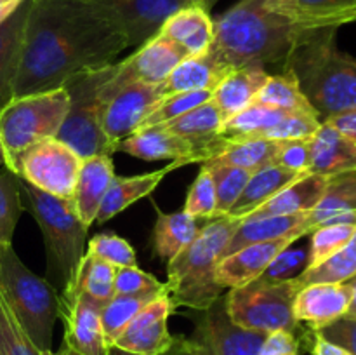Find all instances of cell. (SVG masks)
I'll return each mask as SVG.
<instances>
[{"mask_svg":"<svg viewBox=\"0 0 356 355\" xmlns=\"http://www.w3.org/2000/svg\"><path fill=\"white\" fill-rule=\"evenodd\" d=\"M129 47L92 0H31L14 97L59 89L75 73L103 68Z\"/></svg>","mask_w":356,"mask_h":355,"instance_id":"1","label":"cell"},{"mask_svg":"<svg viewBox=\"0 0 356 355\" xmlns=\"http://www.w3.org/2000/svg\"><path fill=\"white\" fill-rule=\"evenodd\" d=\"M309 31L271 9L268 0H240L214 21L209 52L229 72L268 63L285 65Z\"/></svg>","mask_w":356,"mask_h":355,"instance_id":"2","label":"cell"},{"mask_svg":"<svg viewBox=\"0 0 356 355\" xmlns=\"http://www.w3.org/2000/svg\"><path fill=\"white\" fill-rule=\"evenodd\" d=\"M336 30H312L284 65L322 122L356 110V59L339 51Z\"/></svg>","mask_w":356,"mask_h":355,"instance_id":"3","label":"cell"},{"mask_svg":"<svg viewBox=\"0 0 356 355\" xmlns=\"http://www.w3.org/2000/svg\"><path fill=\"white\" fill-rule=\"evenodd\" d=\"M240 223L242 219L228 214L212 216L200 226L197 237L167 263V289L174 306L204 312L221 298L216 267Z\"/></svg>","mask_w":356,"mask_h":355,"instance_id":"4","label":"cell"},{"mask_svg":"<svg viewBox=\"0 0 356 355\" xmlns=\"http://www.w3.org/2000/svg\"><path fill=\"white\" fill-rule=\"evenodd\" d=\"M19 188L21 195H24L23 207L31 212L44 237L47 281L54 287L59 285L61 291L70 289L75 284L86 256V237L89 228L80 221L72 198L45 194L21 178Z\"/></svg>","mask_w":356,"mask_h":355,"instance_id":"5","label":"cell"},{"mask_svg":"<svg viewBox=\"0 0 356 355\" xmlns=\"http://www.w3.org/2000/svg\"><path fill=\"white\" fill-rule=\"evenodd\" d=\"M0 294L38 350H51L59 292L47 278L35 275L13 249H0Z\"/></svg>","mask_w":356,"mask_h":355,"instance_id":"6","label":"cell"},{"mask_svg":"<svg viewBox=\"0 0 356 355\" xmlns=\"http://www.w3.org/2000/svg\"><path fill=\"white\" fill-rule=\"evenodd\" d=\"M68 108L65 87L13 97L0 111V143L7 169L16 174L17 162L28 148L56 138Z\"/></svg>","mask_w":356,"mask_h":355,"instance_id":"7","label":"cell"},{"mask_svg":"<svg viewBox=\"0 0 356 355\" xmlns=\"http://www.w3.org/2000/svg\"><path fill=\"white\" fill-rule=\"evenodd\" d=\"M113 63L103 68L86 70L70 77L63 87L70 97V108L56 138L73 150L80 159L113 155V146L103 131L104 84L113 73Z\"/></svg>","mask_w":356,"mask_h":355,"instance_id":"8","label":"cell"},{"mask_svg":"<svg viewBox=\"0 0 356 355\" xmlns=\"http://www.w3.org/2000/svg\"><path fill=\"white\" fill-rule=\"evenodd\" d=\"M298 278L287 282H264L256 278L225 296L226 313L238 327L270 334L291 331L298 334L299 322L294 317V299L301 291Z\"/></svg>","mask_w":356,"mask_h":355,"instance_id":"9","label":"cell"},{"mask_svg":"<svg viewBox=\"0 0 356 355\" xmlns=\"http://www.w3.org/2000/svg\"><path fill=\"white\" fill-rule=\"evenodd\" d=\"M82 159L58 138L37 143L21 155L16 176L59 198H72Z\"/></svg>","mask_w":356,"mask_h":355,"instance_id":"10","label":"cell"},{"mask_svg":"<svg viewBox=\"0 0 356 355\" xmlns=\"http://www.w3.org/2000/svg\"><path fill=\"white\" fill-rule=\"evenodd\" d=\"M188 56L190 54L179 44L167 38L165 35L156 33L146 44L138 47L134 54L113 66V73L104 84V97L127 84L143 82L159 86Z\"/></svg>","mask_w":356,"mask_h":355,"instance_id":"11","label":"cell"},{"mask_svg":"<svg viewBox=\"0 0 356 355\" xmlns=\"http://www.w3.org/2000/svg\"><path fill=\"white\" fill-rule=\"evenodd\" d=\"M104 303L79 287L66 289L59 294V319L65 326L63 345L80 355H106L108 343L101 324Z\"/></svg>","mask_w":356,"mask_h":355,"instance_id":"12","label":"cell"},{"mask_svg":"<svg viewBox=\"0 0 356 355\" xmlns=\"http://www.w3.org/2000/svg\"><path fill=\"white\" fill-rule=\"evenodd\" d=\"M127 38L129 47H141L155 37L177 10L193 0H92Z\"/></svg>","mask_w":356,"mask_h":355,"instance_id":"13","label":"cell"},{"mask_svg":"<svg viewBox=\"0 0 356 355\" xmlns=\"http://www.w3.org/2000/svg\"><path fill=\"white\" fill-rule=\"evenodd\" d=\"M266 334L238 327L229 320L225 296L204 310L191 336L197 355H257Z\"/></svg>","mask_w":356,"mask_h":355,"instance_id":"14","label":"cell"},{"mask_svg":"<svg viewBox=\"0 0 356 355\" xmlns=\"http://www.w3.org/2000/svg\"><path fill=\"white\" fill-rule=\"evenodd\" d=\"M103 131L117 152L120 141L138 131L143 118L160 100L156 86L134 82L113 90L104 97Z\"/></svg>","mask_w":356,"mask_h":355,"instance_id":"15","label":"cell"},{"mask_svg":"<svg viewBox=\"0 0 356 355\" xmlns=\"http://www.w3.org/2000/svg\"><path fill=\"white\" fill-rule=\"evenodd\" d=\"M169 291L149 301L115 340V347L138 355H162L172 345L169 317L174 312Z\"/></svg>","mask_w":356,"mask_h":355,"instance_id":"16","label":"cell"},{"mask_svg":"<svg viewBox=\"0 0 356 355\" xmlns=\"http://www.w3.org/2000/svg\"><path fill=\"white\" fill-rule=\"evenodd\" d=\"M302 239L299 233L280 237V239L268 240V242L250 244L235 251L229 256L222 258L216 267V282L222 289H238L259 278L268 268V265L275 260L280 251L291 244Z\"/></svg>","mask_w":356,"mask_h":355,"instance_id":"17","label":"cell"},{"mask_svg":"<svg viewBox=\"0 0 356 355\" xmlns=\"http://www.w3.org/2000/svg\"><path fill=\"white\" fill-rule=\"evenodd\" d=\"M353 301V289L348 282L337 284H308L294 299V317L306 322L312 331L346 315Z\"/></svg>","mask_w":356,"mask_h":355,"instance_id":"18","label":"cell"},{"mask_svg":"<svg viewBox=\"0 0 356 355\" xmlns=\"http://www.w3.org/2000/svg\"><path fill=\"white\" fill-rule=\"evenodd\" d=\"M117 152L129 153L141 160H181L183 166L198 162V153L193 143L162 125L139 129L120 141Z\"/></svg>","mask_w":356,"mask_h":355,"instance_id":"19","label":"cell"},{"mask_svg":"<svg viewBox=\"0 0 356 355\" xmlns=\"http://www.w3.org/2000/svg\"><path fill=\"white\" fill-rule=\"evenodd\" d=\"M113 178V160L110 155H94L82 159L72 200L80 221L87 228L96 221L99 205Z\"/></svg>","mask_w":356,"mask_h":355,"instance_id":"20","label":"cell"},{"mask_svg":"<svg viewBox=\"0 0 356 355\" xmlns=\"http://www.w3.org/2000/svg\"><path fill=\"white\" fill-rule=\"evenodd\" d=\"M268 3L306 30L339 28L356 21V0H268Z\"/></svg>","mask_w":356,"mask_h":355,"instance_id":"21","label":"cell"},{"mask_svg":"<svg viewBox=\"0 0 356 355\" xmlns=\"http://www.w3.org/2000/svg\"><path fill=\"white\" fill-rule=\"evenodd\" d=\"M309 150V174L332 178L356 171V145L327 122L312 138Z\"/></svg>","mask_w":356,"mask_h":355,"instance_id":"22","label":"cell"},{"mask_svg":"<svg viewBox=\"0 0 356 355\" xmlns=\"http://www.w3.org/2000/svg\"><path fill=\"white\" fill-rule=\"evenodd\" d=\"M229 70L209 51L198 56H188L169 73L162 84L156 86L159 96H169L188 90H212L229 75Z\"/></svg>","mask_w":356,"mask_h":355,"instance_id":"23","label":"cell"},{"mask_svg":"<svg viewBox=\"0 0 356 355\" xmlns=\"http://www.w3.org/2000/svg\"><path fill=\"white\" fill-rule=\"evenodd\" d=\"M329 178L318 176V174H305L294 183L282 188L278 194H275L270 200L245 216L243 219H257L268 218V216H289L309 212L316 207L320 198L323 197Z\"/></svg>","mask_w":356,"mask_h":355,"instance_id":"24","label":"cell"},{"mask_svg":"<svg viewBox=\"0 0 356 355\" xmlns=\"http://www.w3.org/2000/svg\"><path fill=\"white\" fill-rule=\"evenodd\" d=\"M31 0H23L7 19L0 23V111L14 97V84L21 61L24 26Z\"/></svg>","mask_w":356,"mask_h":355,"instance_id":"25","label":"cell"},{"mask_svg":"<svg viewBox=\"0 0 356 355\" xmlns=\"http://www.w3.org/2000/svg\"><path fill=\"white\" fill-rule=\"evenodd\" d=\"M183 167L181 160H172L167 167H162L159 171H153L148 174H139V176H115L111 181L110 188H108L106 195H104L103 202L99 205V211L96 214L97 225H104L110 221L111 218L118 214V212L125 211L131 204L141 200V198L148 197L153 190L160 184V181L170 173V171Z\"/></svg>","mask_w":356,"mask_h":355,"instance_id":"26","label":"cell"},{"mask_svg":"<svg viewBox=\"0 0 356 355\" xmlns=\"http://www.w3.org/2000/svg\"><path fill=\"white\" fill-rule=\"evenodd\" d=\"M308 214L309 212H301V214L242 219L238 228L235 230L233 237L229 239L228 246L222 251L221 260L222 258L229 256V254H233L235 251L242 249V247L250 246V244L268 242V240L280 239V237L292 235V233H299V235L302 237L309 235V232H312L313 228L308 221Z\"/></svg>","mask_w":356,"mask_h":355,"instance_id":"27","label":"cell"},{"mask_svg":"<svg viewBox=\"0 0 356 355\" xmlns=\"http://www.w3.org/2000/svg\"><path fill=\"white\" fill-rule=\"evenodd\" d=\"M268 77L270 75L264 72L263 66H243L233 70L219 84L218 89L212 93V103L218 106L222 124L254 103V97L266 84Z\"/></svg>","mask_w":356,"mask_h":355,"instance_id":"28","label":"cell"},{"mask_svg":"<svg viewBox=\"0 0 356 355\" xmlns=\"http://www.w3.org/2000/svg\"><path fill=\"white\" fill-rule=\"evenodd\" d=\"M159 33L179 44L190 56H198L212 45L214 21L202 7L188 6L172 14Z\"/></svg>","mask_w":356,"mask_h":355,"instance_id":"29","label":"cell"},{"mask_svg":"<svg viewBox=\"0 0 356 355\" xmlns=\"http://www.w3.org/2000/svg\"><path fill=\"white\" fill-rule=\"evenodd\" d=\"M308 174V173H306ZM305 174L294 173V171H289L285 167L277 166V164H271V166L263 167V169L252 173V176L247 181L245 188L240 194L238 200L233 204V207L229 209L228 216L232 218L243 219L245 216H249L250 212L256 211L259 205H263L264 202L270 200L275 194L285 188L287 184L294 183L296 180H299Z\"/></svg>","mask_w":356,"mask_h":355,"instance_id":"30","label":"cell"},{"mask_svg":"<svg viewBox=\"0 0 356 355\" xmlns=\"http://www.w3.org/2000/svg\"><path fill=\"white\" fill-rule=\"evenodd\" d=\"M198 219L179 212H162L156 207V223L153 228V251L162 261L169 263L197 237Z\"/></svg>","mask_w":356,"mask_h":355,"instance_id":"31","label":"cell"},{"mask_svg":"<svg viewBox=\"0 0 356 355\" xmlns=\"http://www.w3.org/2000/svg\"><path fill=\"white\" fill-rule=\"evenodd\" d=\"M282 141L278 139H245V141H232L222 146L221 152L212 159L205 160V166H235L249 173L271 166L277 160Z\"/></svg>","mask_w":356,"mask_h":355,"instance_id":"32","label":"cell"},{"mask_svg":"<svg viewBox=\"0 0 356 355\" xmlns=\"http://www.w3.org/2000/svg\"><path fill=\"white\" fill-rule=\"evenodd\" d=\"M287 110L252 103L222 124L219 138L226 143L264 139V134L285 117Z\"/></svg>","mask_w":356,"mask_h":355,"instance_id":"33","label":"cell"},{"mask_svg":"<svg viewBox=\"0 0 356 355\" xmlns=\"http://www.w3.org/2000/svg\"><path fill=\"white\" fill-rule=\"evenodd\" d=\"M351 211H356V171L329 178L323 197L316 207L309 211L308 221L312 228H316L327 219Z\"/></svg>","mask_w":356,"mask_h":355,"instance_id":"34","label":"cell"},{"mask_svg":"<svg viewBox=\"0 0 356 355\" xmlns=\"http://www.w3.org/2000/svg\"><path fill=\"white\" fill-rule=\"evenodd\" d=\"M254 103L287 111H315L299 89L294 75L287 70L268 77L266 84L254 97Z\"/></svg>","mask_w":356,"mask_h":355,"instance_id":"35","label":"cell"},{"mask_svg":"<svg viewBox=\"0 0 356 355\" xmlns=\"http://www.w3.org/2000/svg\"><path fill=\"white\" fill-rule=\"evenodd\" d=\"M356 275V226L351 239L334 256L315 268H308L298 281L301 287L308 284H337Z\"/></svg>","mask_w":356,"mask_h":355,"instance_id":"36","label":"cell"},{"mask_svg":"<svg viewBox=\"0 0 356 355\" xmlns=\"http://www.w3.org/2000/svg\"><path fill=\"white\" fill-rule=\"evenodd\" d=\"M160 294H115L110 301L104 303L103 310H101V324H103V333L108 347H111L122 334V331L129 326V322Z\"/></svg>","mask_w":356,"mask_h":355,"instance_id":"37","label":"cell"},{"mask_svg":"<svg viewBox=\"0 0 356 355\" xmlns=\"http://www.w3.org/2000/svg\"><path fill=\"white\" fill-rule=\"evenodd\" d=\"M212 100V90H188V93H176L163 96L156 101L148 111L143 122L139 124V129L153 127V125H162L165 122L174 120L181 117L186 111H191L193 108L207 103Z\"/></svg>","mask_w":356,"mask_h":355,"instance_id":"38","label":"cell"},{"mask_svg":"<svg viewBox=\"0 0 356 355\" xmlns=\"http://www.w3.org/2000/svg\"><path fill=\"white\" fill-rule=\"evenodd\" d=\"M23 212L19 178L6 167L0 171V249L13 246L14 230Z\"/></svg>","mask_w":356,"mask_h":355,"instance_id":"39","label":"cell"},{"mask_svg":"<svg viewBox=\"0 0 356 355\" xmlns=\"http://www.w3.org/2000/svg\"><path fill=\"white\" fill-rule=\"evenodd\" d=\"M115 268L117 267L86 253L76 281L72 287L82 289L92 298L108 303L115 296Z\"/></svg>","mask_w":356,"mask_h":355,"instance_id":"40","label":"cell"},{"mask_svg":"<svg viewBox=\"0 0 356 355\" xmlns=\"http://www.w3.org/2000/svg\"><path fill=\"white\" fill-rule=\"evenodd\" d=\"M202 167L211 173L212 183H214L216 216L228 214L233 204L238 200L240 194L243 191L252 173L235 166H205L202 164Z\"/></svg>","mask_w":356,"mask_h":355,"instance_id":"41","label":"cell"},{"mask_svg":"<svg viewBox=\"0 0 356 355\" xmlns=\"http://www.w3.org/2000/svg\"><path fill=\"white\" fill-rule=\"evenodd\" d=\"M356 225H320L309 232V267L315 268L337 253L351 239Z\"/></svg>","mask_w":356,"mask_h":355,"instance_id":"42","label":"cell"},{"mask_svg":"<svg viewBox=\"0 0 356 355\" xmlns=\"http://www.w3.org/2000/svg\"><path fill=\"white\" fill-rule=\"evenodd\" d=\"M309 267V246H291L275 256V260L268 265L264 274L261 275V281L264 282H287L294 281L299 275L305 274Z\"/></svg>","mask_w":356,"mask_h":355,"instance_id":"43","label":"cell"},{"mask_svg":"<svg viewBox=\"0 0 356 355\" xmlns=\"http://www.w3.org/2000/svg\"><path fill=\"white\" fill-rule=\"evenodd\" d=\"M0 355H42L0 294Z\"/></svg>","mask_w":356,"mask_h":355,"instance_id":"44","label":"cell"},{"mask_svg":"<svg viewBox=\"0 0 356 355\" xmlns=\"http://www.w3.org/2000/svg\"><path fill=\"white\" fill-rule=\"evenodd\" d=\"M86 253L94 258H99L113 267H138L134 247L115 233L94 235L87 244Z\"/></svg>","mask_w":356,"mask_h":355,"instance_id":"45","label":"cell"},{"mask_svg":"<svg viewBox=\"0 0 356 355\" xmlns=\"http://www.w3.org/2000/svg\"><path fill=\"white\" fill-rule=\"evenodd\" d=\"M320 125L322 120L316 111H287L285 117L264 134V139H312Z\"/></svg>","mask_w":356,"mask_h":355,"instance_id":"46","label":"cell"},{"mask_svg":"<svg viewBox=\"0 0 356 355\" xmlns=\"http://www.w3.org/2000/svg\"><path fill=\"white\" fill-rule=\"evenodd\" d=\"M115 294H160L169 291L167 284L160 282L152 274H146L139 267L115 268Z\"/></svg>","mask_w":356,"mask_h":355,"instance_id":"47","label":"cell"},{"mask_svg":"<svg viewBox=\"0 0 356 355\" xmlns=\"http://www.w3.org/2000/svg\"><path fill=\"white\" fill-rule=\"evenodd\" d=\"M183 211L197 219H209L216 216L214 183H212L211 173L205 167H202L188 190Z\"/></svg>","mask_w":356,"mask_h":355,"instance_id":"48","label":"cell"},{"mask_svg":"<svg viewBox=\"0 0 356 355\" xmlns=\"http://www.w3.org/2000/svg\"><path fill=\"white\" fill-rule=\"evenodd\" d=\"M309 141L312 139H287V141H282V148L278 152L275 164L289 171H294V173L306 174L309 169V157H312Z\"/></svg>","mask_w":356,"mask_h":355,"instance_id":"49","label":"cell"},{"mask_svg":"<svg viewBox=\"0 0 356 355\" xmlns=\"http://www.w3.org/2000/svg\"><path fill=\"white\" fill-rule=\"evenodd\" d=\"M316 333L330 343L350 352L351 355H356V317H339L334 322L323 326L322 329H316Z\"/></svg>","mask_w":356,"mask_h":355,"instance_id":"50","label":"cell"},{"mask_svg":"<svg viewBox=\"0 0 356 355\" xmlns=\"http://www.w3.org/2000/svg\"><path fill=\"white\" fill-rule=\"evenodd\" d=\"M298 334L291 331H273L266 334L257 355H301Z\"/></svg>","mask_w":356,"mask_h":355,"instance_id":"51","label":"cell"},{"mask_svg":"<svg viewBox=\"0 0 356 355\" xmlns=\"http://www.w3.org/2000/svg\"><path fill=\"white\" fill-rule=\"evenodd\" d=\"M323 122L332 125L334 129H337L341 134L346 136L348 139H351L356 145V110L332 115V117L325 118Z\"/></svg>","mask_w":356,"mask_h":355,"instance_id":"52","label":"cell"},{"mask_svg":"<svg viewBox=\"0 0 356 355\" xmlns=\"http://www.w3.org/2000/svg\"><path fill=\"white\" fill-rule=\"evenodd\" d=\"M309 352L313 355H351L344 348L337 347V345L330 343L325 338L320 336L316 331H312V345H309Z\"/></svg>","mask_w":356,"mask_h":355,"instance_id":"53","label":"cell"},{"mask_svg":"<svg viewBox=\"0 0 356 355\" xmlns=\"http://www.w3.org/2000/svg\"><path fill=\"white\" fill-rule=\"evenodd\" d=\"M162 355H197V348H195L191 338L174 336L172 345Z\"/></svg>","mask_w":356,"mask_h":355,"instance_id":"54","label":"cell"},{"mask_svg":"<svg viewBox=\"0 0 356 355\" xmlns=\"http://www.w3.org/2000/svg\"><path fill=\"white\" fill-rule=\"evenodd\" d=\"M23 0H0V23L10 16L19 7Z\"/></svg>","mask_w":356,"mask_h":355,"instance_id":"55","label":"cell"},{"mask_svg":"<svg viewBox=\"0 0 356 355\" xmlns=\"http://www.w3.org/2000/svg\"><path fill=\"white\" fill-rule=\"evenodd\" d=\"M42 355H80L79 352L72 350L70 347H66V345H63L61 348H59L58 352H52V350H44L42 352Z\"/></svg>","mask_w":356,"mask_h":355,"instance_id":"56","label":"cell"},{"mask_svg":"<svg viewBox=\"0 0 356 355\" xmlns=\"http://www.w3.org/2000/svg\"><path fill=\"white\" fill-rule=\"evenodd\" d=\"M216 2H218V0H193V6L202 7L205 13H209V10L216 6Z\"/></svg>","mask_w":356,"mask_h":355,"instance_id":"57","label":"cell"},{"mask_svg":"<svg viewBox=\"0 0 356 355\" xmlns=\"http://www.w3.org/2000/svg\"><path fill=\"white\" fill-rule=\"evenodd\" d=\"M346 282L351 285V289H353V301H351L350 310H348V313H351V312H355V310H356V275H355V277H351L350 281H346Z\"/></svg>","mask_w":356,"mask_h":355,"instance_id":"58","label":"cell"},{"mask_svg":"<svg viewBox=\"0 0 356 355\" xmlns=\"http://www.w3.org/2000/svg\"><path fill=\"white\" fill-rule=\"evenodd\" d=\"M106 355H138V354H132V352L122 350V348H118V347H115V345H111V347L108 348V354Z\"/></svg>","mask_w":356,"mask_h":355,"instance_id":"59","label":"cell"},{"mask_svg":"<svg viewBox=\"0 0 356 355\" xmlns=\"http://www.w3.org/2000/svg\"><path fill=\"white\" fill-rule=\"evenodd\" d=\"M6 166V159H3V148H2V143H0V166Z\"/></svg>","mask_w":356,"mask_h":355,"instance_id":"60","label":"cell"},{"mask_svg":"<svg viewBox=\"0 0 356 355\" xmlns=\"http://www.w3.org/2000/svg\"><path fill=\"white\" fill-rule=\"evenodd\" d=\"M346 315H351V317H356V310H355V312H351V313H346Z\"/></svg>","mask_w":356,"mask_h":355,"instance_id":"61","label":"cell"}]
</instances>
